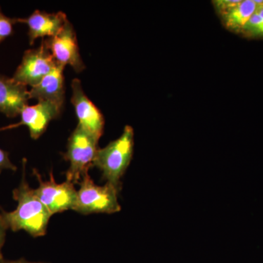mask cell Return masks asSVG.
I'll list each match as a JSON object with an SVG mask.
<instances>
[{
    "mask_svg": "<svg viewBox=\"0 0 263 263\" xmlns=\"http://www.w3.org/2000/svg\"><path fill=\"white\" fill-rule=\"evenodd\" d=\"M25 167L26 160H24L22 181L13 192V199L18 202L16 209L11 212H3L2 216L12 231L24 230L34 238H37L46 234L51 214L27 183Z\"/></svg>",
    "mask_w": 263,
    "mask_h": 263,
    "instance_id": "6da1fadb",
    "label": "cell"
},
{
    "mask_svg": "<svg viewBox=\"0 0 263 263\" xmlns=\"http://www.w3.org/2000/svg\"><path fill=\"white\" fill-rule=\"evenodd\" d=\"M134 151V129L131 126L124 128L122 136L103 148H98L92 167L103 174V179L119 190L120 180L130 164Z\"/></svg>",
    "mask_w": 263,
    "mask_h": 263,
    "instance_id": "7a4b0ae2",
    "label": "cell"
},
{
    "mask_svg": "<svg viewBox=\"0 0 263 263\" xmlns=\"http://www.w3.org/2000/svg\"><path fill=\"white\" fill-rule=\"evenodd\" d=\"M120 190L108 182L104 186H98L89 174H86L81 180L72 210L84 215L120 212L121 206L118 201Z\"/></svg>",
    "mask_w": 263,
    "mask_h": 263,
    "instance_id": "3957f363",
    "label": "cell"
},
{
    "mask_svg": "<svg viewBox=\"0 0 263 263\" xmlns=\"http://www.w3.org/2000/svg\"><path fill=\"white\" fill-rule=\"evenodd\" d=\"M99 140L78 125L70 135L64 159L70 163L65 173L66 181L75 184L79 183L92 167L98 150Z\"/></svg>",
    "mask_w": 263,
    "mask_h": 263,
    "instance_id": "277c9868",
    "label": "cell"
},
{
    "mask_svg": "<svg viewBox=\"0 0 263 263\" xmlns=\"http://www.w3.org/2000/svg\"><path fill=\"white\" fill-rule=\"evenodd\" d=\"M58 66L43 39L37 48L24 52L13 79L27 86H36Z\"/></svg>",
    "mask_w": 263,
    "mask_h": 263,
    "instance_id": "5b68a950",
    "label": "cell"
},
{
    "mask_svg": "<svg viewBox=\"0 0 263 263\" xmlns=\"http://www.w3.org/2000/svg\"><path fill=\"white\" fill-rule=\"evenodd\" d=\"M33 174L39 182V186L34 192L51 216L69 209L72 210L77 195V190L74 187L73 183L67 181L62 183H56L52 171L48 181H43L35 169L33 170Z\"/></svg>",
    "mask_w": 263,
    "mask_h": 263,
    "instance_id": "8992f818",
    "label": "cell"
},
{
    "mask_svg": "<svg viewBox=\"0 0 263 263\" xmlns=\"http://www.w3.org/2000/svg\"><path fill=\"white\" fill-rule=\"evenodd\" d=\"M45 42L57 65L64 67L70 65L76 72L86 68L79 51L76 32L70 21L66 22L56 36L47 38Z\"/></svg>",
    "mask_w": 263,
    "mask_h": 263,
    "instance_id": "52a82bcc",
    "label": "cell"
},
{
    "mask_svg": "<svg viewBox=\"0 0 263 263\" xmlns=\"http://www.w3.org/2000/svg\"><path fill=\"white\" fill-rule=\"evenodd\" d=\"M72 95L71 102L79 120L78 125L100 141L103 136L105 119L98 107L85 94L81 81L74 79L71 84Z\"/></svg>",
    "mask_w": 263,
    "mask_h": 263,
    "instance_id": "ba28073f",
    "label": "cell"
},
{
    "mask_svg": "<svg viewBox=\"0 0 263 263\" xmlns=\"http://www.w3.org/2000/svg\"><path fill=\"white\" fill-rule=\"evenodd\" d=\"M62 110L51 102L39 101L35 105H27L20 114L21 122L13 126H27L31 138L37 140L46 130L49 123L60 116Z\"/></svg>",
    "mask_w": 263,
    "mask_h": 263,
    "instance_id": "9c48e42d",
    "label": "cell"
},
{
    "mask_svg": "<svg viewBox=\"0 0 263 263\" xmlns=\"http://www.w3.org/2000/svg\"><path fill=\"white\" fill-rule=\"evenodd\" d=\"M68 21L64 12L48 13L36 10L25 18H16L17 23H24L28 26V37L30 45L37 38L53 37L63 28Z\"/></svg>",
    "mask_w": 263,
    "mask_h": 263,
    "instance_id": "30bf717a",
    "label": "cell"
},
{
    "mask_svg": "<svg viewBox=\"0 0 263 263\" xmlns=\"http://www.w3.org/2000/svg\"><path fill=\"white\" fill-rule=\"evenodd\" d=\"M29 100L30 97L27 86L13 78L0 75V113L10 118L20 116L28 105Z\"/></svg>",
    "mask_w": 263,
    "mask_h": 263,
    "instance_id": "8fae6325",
    "label": "cell"
},
{
    "mask_svg": "<svg viewBox=\"0 0 263 263\" xmlns=\"http://www.w3.org/2000/svg\"><path fill=\"white\" fill-rule=\"evenodd\" d=\"M65 67L58 65L46 76L39 84L29 90L30 99L39 101H48L63 108L65 103Z\"/></svg>",
    "mask_w": 263,
    "mask_h": 263,
    "instance_id": "7c38bea8",
    "label": "cell"
},
{
    "mask_svg": "<svg viewBox=\"0 0 263 263\" xmlns=\"http://www.w3.org/2000/svg\"><path fill=\"white\" fill-rule=\"evenodd\" d=\"M254 0H240L238 4L218 15L224 28L240 34L241 29L257 9Z\"/></svg>",
    "mask_w": 263,
    "mask_h": 263,
    "instance_id": "4fadbf2b",
    "label": "cell"
},
{
    "mask_svg": "<svg viewBox=\"0 0 263 263\" xmlns=\"http://www.w3.org/2000/svg\"><path fill=\"white\" fill-rule=\"evenodd\" d=\"M257 4V9L243 26L239 34L246 39L263 40V4Z\"/></svg>",
    "mask_w": 263,
    "mask_h": 263,
    "instance_id": "5bb4252c",
    "label": "cell"
},
{
    "mask_svg": "<svg viewBox=\"0 0 263 263\" xmlns=\"http://www.w3.org/2000/svg\"><path fill=\"white\" fill-rule=\"evenodd\" d=\"M16 23V18H11L5 15L0 7V43L13 34V26Z\"/></svg>",
    "mask_w": 263,
    "mask_h": 263,
    "instance_id": "9a60e30c",
    "label": "cell"
},
{
    "mask_svg": "<svg viewBox=\"0 0 263 263\" xmlns=\"http://www.w3.org/2000/svg\"><path fill=\"white\" fill-rule=\"evenodd\" d=\"M240 0H215L212 1V5L217 15L226 12V10L238 4Z\"/></svg>",
    "mask_w": 263,
    "mask_h": 263,
    "instance_id": "2e32d148",
    "label": "cell"
},
{
    "mask_svg": "<svg viewBox=\"0 0 263 263\" xmlns=\"http://www.w3.org/2000/svg\"><path fill=\"white\" fill-rule=\"evenodd\" d=\"M4 170H10V171H16V167L12 163L8 156V152L2 150L0 148V174Z\"/></svg>",
    "mask_w": 263,
    "mask_h": 263,
    "instance_id": "e0dca14e",
    "label": "cell"
},
{
    "mask_svg": "<svg viewBox=\"0 0 263 263\" xmlns=\"http://www.w3.org/2000/svg\"><path fill=\"white\" fill-rule=\"evenodd\" d=\"M7 229H8V227L5 224L1 214H0V259H4L3 258V252L2 251H3V247L5 241Z\"/></svg>",
    "mask_w": 263,
    "mask_h": 263,
    "instance_id": "ac0fdd59",
    "label": "cell"
},
{
    "mask_svg": "<svg viewBox=\"0 0 263 263\" xmlns=\"http://www.w3.org/2000/svg\"><path fill=\"white\" fill-rule=\"evenodd\" d=\"M0 263H48L45 262H29L23 258L18 260H6V259H0Z\"/></svg>",
    "mask_w": 263,
    "mask_h": 263,
    "instance_id": "d6986e66",
    "label": "cell"
}]
</instances>
